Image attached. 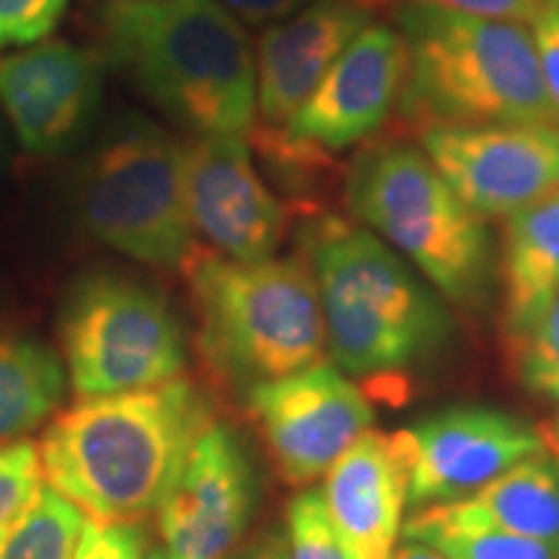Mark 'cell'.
I'll list each match as a JSON object with an SVG mask.
<instances>
[{
    "label": "cell",
    "instance_id": "obj_33",
    "mask_svg": "<svg viewBox=\"0 0 559 559\" xmlns=\"http://www.w3.org/2000/svg\"><path fill=\"white\" fill-rule=\"evenodd\" d=\"M140 559H169V557H166L164 547H145L143 555H140Z\"/></svg>",
    "mask_w": 559,
    "mask_h": 559
},
{
    "label": "cell",
    "instance_id": "obj_28",
    "mask_svg": "<svg viewBox=\"0 0 559 559\" xmlns=\"http://www.w3.org/2000/svg\"><path fill=\"white\" fill-rule=\"evenodd\" d=\"M402 5H428V9L466 13L481 19H506L531 24L547 9V0H400Z\"/></svg>",
    "mask_w": 559,
    "mask_h": 559
},
{
    "label": "cell",
    "instance_id": "obj_1",
    "mask_svg": "<svg viewBox=\"0 0 559 559\" xmlns=\"http://www.w3.org/2000/svg\"><path fill=\"white\" fill-rule=\"evenodd\" d=\"M210 423L207 400L181 376L79 400L45 425L41 472L88 521L138 523L164 506Z\"/></svg>",
    "mask_w": 559,
    "mask_h": 559
},
{
    "label": "cell",
    "instance_id": "obj_11",
    "mask_svg": "<svg viewBox=\"0 0 559 559\" xmlns=\"http://www.w3.org/2000/svg\"><path fill=\"white\" fill-rule=\"evenodd\" d=\"M407 479L409 506L469 500L519 461L544 451V438L495 409H451L391 436Z\"/></svg>",
    "mask_w": 559,
    "mask_h": 559
},
{
    "label": "cell",
    "instance_id": "obj_17",
    "mask_svg": "<svg viewBox=\"0 0 559 559\" xmlns=\"http://www.w3.org/2000/svg\"><path fill=\"white\" fill-rule=\"evenodd\" d=\"M321 495L345 559H394L407 479L391 436L362 432L324 474Z\"/></svg>",
    "mask_w": 559,
    "mask_h": 559
},
{
    "label": "cell",
    "instance_id": "obj_31",
    "mask_svg": "<svg viewBox=\"0 0 559 559\" xmlns=\"http://www.w3.org/2000/svg\"><path fill=\"white\" fill-rule=\"evenodd\" d=\"M226 559H290L288 551V539L285 534H264L262 539H257L254 544H249L247 549L236 551V555H228Z\"/></svg>",
    "mask_w": 559,
    "mask_h": 559
},
{
    "label": "cell",
    "instance_id": "obj_34",
    "mask_svg": "<svg viewBox=\"0 0 559 559\" xmlns=\"http://www.w3.org/2000/svg\"><path fill=\"white\" fill-rule=\"evenodd\" d=\"M551 443H555V451L559 453V423H557V428H555V436H551Z\"/></svg>",
    "mask_w": 559,
    "mask_h": 559
},
{
    "label": "cell",
    "instance_id": "obj_32",
    "mask_svg": "<svg viewBox=\"0 0 559 559\" xmlns=\"http://www.w3.org/2000/svg\"><path fill=\"white\" fill-rule=\"evenodd\" d=\"M394 559H445V557L438 555L436 549L425 547V544L407 542L402 549L394 551Z\"/></svg>",
    "mask_w": 559,
    "mask_h": 559
},
{
    "label": "cell",
    "instance_id": "obj_21",
    "mask_svg": "<svg viewBox=\"0 0 559 559\" xmlns=\"http://www.w3.org/2000/svg\"><path fill=\"white\" fill-rule=\"evenodd\" d=\"M402 531L407 542L425 544L445 559H559V544L487 526L464 500L419 510Z\"/></svg>",
    "mask_w": 559,
    "mask_h": 559
},
{
    "label": "cell",
    "instance_id": "obj_7",
    "mask_svg": "<svg viewBox=\"0 0 559 559\" xmlns=\"http://www.w3.org/2000/svg\"><path fill=\"white\" fill-rule=\"evenodd\" d=\"M75 215L102 247L181 275L200 249L185 200V145L143 117L120 120L83 164Z\"/></svg>",
    "mask_w": 559,
    "mask_h": 559
},
{
    "label": "cell",
    "instance_id": "obj_9",
    "mask_svg": "<svg viewBox=\"0 0 559 559\" xmlns=\"http://www.w3.org/2000/svg\"><path fill=\"white\" fill-rule=\"evenodd\" d=\"M251 423L290 487H309L373 425L366 394L330 362L247 391Z\"/></svg>",
    "mask_w": 559,
    "mask_h": 559
},
{
    "label": "cell",
    "instance_id": "obj_6",
    "mask_svg": "<svg viewBox=\"0 0 559 559\" xmlns=\"http://www.w3.org/2000/svg\"><path fill=\"white\" fill-rule=\"evenodd\" d=\"M349 213L402 251L456 306H477L489 280L485 218L451 190L423 148L383 140L368 145L345 181Z\"/></svg>",
    "mask_w": 559,
    "mask_h": 559
},
{
    "label": "cell",
    "instance_id": "obj_3",
    "mask_svg": "<svg viewBox=\"0 0 559 559\" xmlns=\"http://www.w3.org/2000/svg\"><path fill=\"white\" fill-rule=\"evenodd\" d=\"M300 243L317 277L326 345L342 370L400 373L449 340L451 319L436 293L368 228L309 213Z\"/></svg>",
    "mask_w": 559,
    "mask_h": 559
},
{
    "label": "cell",
    "instance_id": "obj_19",
    "mask_svg": "<svg viewBox=\"0 0 559 559\" xmlns=\"http://www.w3.org/2000/svg\"><path fill=\"white\" fill-rule=\"evenodd\" d=\"M66 362L37 334L0 321V440H21L58 415Z\"/></svg>",
    "mask_w": 559,
    "mask_h": 559
},
{
    "label": "cell",
    "instance_id": "obj_4",
    "mask_svg": "<svg viewBox=\"0 0 559 559\" xmlns=\"http://www.w3.org/2000/svg\"><path fill=\"white\" fill-rule=\"evenodd\" d=\"M198 349L215 379L249 391L324 360L326 326L309 260L234 262L200 247L181 270Z\"/></svg>",
    "mask_w": 559,
    "mask_h": 559
},
{
    "label": "cell",
    "instance_id": "obj_24",
    "mask_svg": "<svg viewBox=\"0 0 559 559\" xmlns=\"http://www.w3.org/2000/svg\"><path fill=\"white\" fill-rule=\"evenodd\" d=\"M45 481L39 445L32 440H0V536L32 506Z\"/></svg>",
    "mask_w": 559,
    "mask_h": 559
},
{
    "label": "cell",
    "instance_id": "obj_35",
    "mask_svg": "<svg viewBox=\"0 0 559 559\" xmlns=\"http://www.w3.org/2000/svg\"><path fill=\"white\" fill-rule=\"evenodd\" d=\"M0 151H3V128H0Z\"/></svg>",
    "mask_w": 559,
    "mask_h": 559
},
{
    "label": "cell",
    "instance_id": "obj_5",
    "mask_svg": "<svg viewBox=\"0 0 559 559\" xmlns=\"http://www.w3.org/2000/svg\"><path fill=\"white\" fill-rule=\"evenodd\" d=\"M394 19L407 45L400 109L409 124L559 128L528 24L428 5H400Z\"/></svg>",
    "mask_w": 559,
    "mask_h": 559
},
{
    "label": "cell",
    "instance_id": "obj_23",
    "mask_svg": "<svg viewBox=\"0 0 559 559\" xmlns=\"http://www.w3.org/2000/svg\"><path fill=\"white\" fill-rule=\"evenodd\" d=\"M521 383L559 407V290L513 347Z\"/></svg>",
    "mask_w": 559,
    "mask_h": 559
},
{
    "label": "cell",
    "instance_id": "obj_26",
    "mask_svg": "<svg viewBox=\"0 0 559 559\" xmlns=\"http://www.w3.org/2000/svg\"><path fill=\"white\" fill-rule=\"evenodd\" d=\"M66 11L68 0H0V52L50 39Z\"/></svg>",
    "mask_w": 559,
    "mask_h": 559
},
{
    "label": "cell",
    "instance_id": "obj_25",
    "mask_svg": "<svg viewBox=\"0 0 559 559\" xmlns=\"http://www.w3.org/2000/svg\"><path fill=\"white\" fill-rule=\"evenodd\" d=\"M288 551L290 559H345L334 534L324 495L306 489L288 506Z\"/></svg>",
    "mask_w": 559,
    "mask_h": 559
},
{
    "label": "cell",
    "instance_id": "obj_18",
    "mask_svg": "<svg viewBox=\"0 0 559 559\" xmlns=\"http://www.w3.org/2000/svg\"><path fill=\"white\" fill-rule=\"evenodd\" d=\"M559 290V187L502 228V332L521 342Z\"/></svg>",
    "mask_w": 559,
    "mask_h": 559
},
{
    "label": "cell",
    "instance_id": "obj_13",
    "mask_svg": "<svg viewBox=\"0 0 559 559\" xmlns=\"http://www.w3.org/2000/svg\"><path fill=\"white\" fill-rule=\"evenodd\" d=\"M0 107L34 156L73 151L102 107V66L73 41L45 39L0 58Z\"/></svg>",
    "mask_w": 559,
    "mask_h": 559
},
{
    "label": "cell",
    "instance_id": "obj_10",
    "mask_svg": "<svg viewBox=\"0 0 559 559\" xmlns=\"http://www.w3.org/2000/svg\"><path fill=\"white\" fill-rule=\"evenodd\" d=\"M423 153L479 218H508L559 187V128L440 124Z\"/></svg>",
    "mask_w": 559,
    "mask_h": 559
},
{
    "label": "cell",
    "instance_id": "obj_36",
    "mask_svg": "<svg viewBox=\"0 0 559 559\" xmlns=\"http://www.w3.org/2000/svg\"><path fill=\"white\" fill-rule=\"evenodd\" d=\"M547 3L549 5H557V9H559V0H547Z\"/></svg>",
    "mask_w": 559,
    "mask_h": 559
},
{
    "label": "cell",
    "instance_id": "obj_29",
    "mask_svg": "<svg viewBox=\"0 0 559 559\" xmlns=\"http://www.w3.org/2000/svg\"><path fill=\"white\" fill-rule=\"evenodd\" d=\"M528 26L531 34H534L544 91H547L549 107L559 122V9L557 5H547Z\"/></svg>",
    "mask_w": 559,
    "mask_h": 559
},
{
    "label": "cell",
    "instance_id": "obj_2",
    "mask_svg": "<svg viewBox=\"0 0 559 559\" xmlns=\"http://www.w3.org/2000/svg\"><path fill=\"white\" fill-rule=\"evenodd\" d=\"M102 41L111 66L194 138H247L260 122L254 50L218 0H117Z\"/></svg>",
    "mask_w": 559,
    "mask_h": 559
},
{
    "label": "cell",
    "instance_id": "obj_16",
    "mask_svg": "<svg viewBox=\"0 0 559 559\" xmlns=\"http://www.w3.org/2000/svg\"><path fill=\"white\" fill-rule=\"evenodd\" d=\"M379 0H313L264 29L257 47V117L285 128L347 45L370 24Z\"/></svg>",
    "mask_w": 559,
    "mask_h": 559
},
{
    "label": "cell",
    "instance_id": "obj_12",
    "mask_svg": "<svg viewBox=\"0 0 559 559\" xmlns=\"http://www.w3.org/2000/svg\"><path fill=\"white\" fill-rule=\"evenodd\" d=\"M185 200L198 239L226 260H270L288 236V205L262 179L247 138H192L185 145Z\"/></svg>",
    "mask_w": 559,
    "mask_h": 559
},
{
    "label": "cell",
    "instance_id": "obj_22",
    "mask_svg": "<svg viewBox=\"0 0 559 559\" xmlns=\"http://www.w3.org/2000/svg\"><path fill=\"white\" fill-rule=\"evenodd\" d=\"M88 519L50 485L0 536V559H75Z\"/></svg>",
    "mask_w": 559,
    "mask_h": 559
},
{
    "label": "cell",
    "instance_id": "obj_8",
    "mask_svg": "<svg viewBox=\"0 0 559 559\" xmlns=\"http://www.w3.org/2000/svg\"><path fill=\"white\" fill-rule=\"evenodd\" d=\"M58 337L79 400L179 379L187 342L164 293L115 270H91L62 296Z\"/></svg>",
    "mask_w": 559,
    "mask_h": 559
},
{
    "label": "cell",
    "instance_id": "obj_30",
    "mask_svg": "<svg viewBox=\"0 0 559 559\" xmlns=\"http://www.w3.org/2000/svg\"><path fill=\"white\" fill-rule=\"evenodd\" d=\"M230 16L247 26H272L290 19L293 13L313 3V0H218Z\"/></svg>",
    "mask_w": 559,
    "mask_h": 559
},
{
    "label": "cell",
    "instance_id": "obj_20",
    "mask_svg": "<svg viewBox=\"0 0 559 559\" xmlns=\"http://www.w3.org/2000/svg\"><path fill=\"white\" fill-rule=\"evenodd\" d=\"M464 502L487 526L559 544V464L555 459L542 453L523 459Z\"/></svg>",
    "mask_w": 559,
    "mask_h": 559
},
{
    "label": "cell",
    "instance_id": "obj_15",
    "mask_svg": "<svg viewBox=\"0 0 559 559\" xmlns=\"http://www.w3.org/2000/svg\"><path fill=\"white\" fill-rule=\"evenodd\" d=\"M254 510V472L239 436L210 423L194 440L185 469L158 508L169 559H226Z\"/></svg>",
    "mask_w": 559,
    "mask_h": 559
},
{
    "label": "cell",
    "instance_id": "obj_14",
    "mask_svg": "<svg viewBox=\"0 0 559 559\" xmlns=\"http://www.w3.org/2000/svg\"><path fill=\"white\" fill-rule=\"evenodd\" d=\"M404 83L407 45L402 32L368 24L283 130L330 156L345 153L368 143L400 111Z\"/></svg>",
    "mask_w": 559,
    "mask_h": 559
},
{
    "label": "cell",
    "instance_id": "obj_27",
    "mask_svg": "<svg viewBox=\"0 0 559 559\" xmlns=\"http://www.w3.org/2000/svg\"><path fill=\"white\" fill-rule=\"evenodd\" d=\"M145 549V531L138 523H96L83 528L75 559H140Z\"/></svg>",
    "mask_w": 559,
    "mask_h": 559
}]
</instances>
